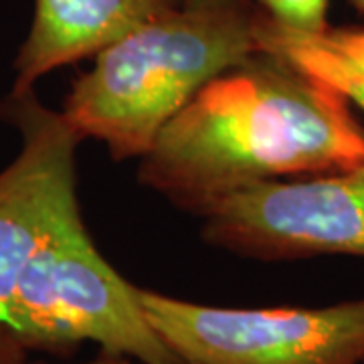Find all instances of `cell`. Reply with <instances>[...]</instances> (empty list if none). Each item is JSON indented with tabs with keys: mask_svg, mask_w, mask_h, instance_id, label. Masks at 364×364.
<instances>
[{
	"mask_svg": "<svg viewBox=\"0 0 364 364\" xmlns=\"http://www.w3.org/2000/svg\"><path fill=\"white\" fill-rule=\"evenodd\" d=\"M364 166V128L338 91L257 53L208 81L140 158L138 181L195 213L282 176Z\"/></svg>",
	"mask_w": 364,
	"mask_h": 364,
	"instance_id": "1",
	"label": "cell"
},
{
	"mask_svg": "<svg viewBox=\"0 0 364 364\" xmlns=\"http://www.w3.org/2000/svg\"><path fill=\"white\" fill-rule=\"evenodd\" d=\"M255 0H181L100 53L61 114L112 158H142L208 81L261 53Z\"/></svg>",
	"mask_w": 364,
	"mask_h": 364,
	"instance_id": "2",
	"label": "cell"
},
{
	"mask_svg": "<svg viewBox=\"0 0 364 364\" xmlns=\"http://www.w3.org/2000/svg\"><path fill=\"white\" fill-rule=\"evenodd\" d=\"M6 326L28 348L65 352L95 342L142 364H184L150 324L138 287L91 241L81 215L53 233L18 279Z\"/></svg>",
	"mask_w": 364,
	"mask_h": 364,
	"instance_id": "3",
	"label": "cell"
},
{
	"mask_svg": "<svg viewBox=\"0 0 364 364\" xmlns=\"http://www.w3.org/2000/svg\"><path fill=\"white\" fill-rule=\"evenodd\" d=\"M184 364H364V296L324 308H219L138 287Z\"/></svg>",
	"mask_w": 364,
	"mask_h": 364,
	"instance_id": "4",
	"label": "cell"
},
{
	"mask_svg": "<svg viewBox=\"0 0 364 364\" xmlns=\"http://www.w3.org/2000/svg\"><path fill=\"white\" fill-rule=\"evenodd\" d=\"M200 217L207 243L243 257H364V166L259 182Z\"/></svg>",
	"mask_w": 364,
	"mask_h": 364,
	"instance_id": "5",
	"label": "cell"
},
{
	"mask_svg": "<svg viewBox=\"0 0 364 364\" xmlns=\"http://www.w3.org/2000/svg\"><path fill=\"white\" fill-rule=\"evenodd\" d=\"M0 119L21 136V150L0 172V322L13 304L18 279L41 245L81 215L77 146L61 112L41 104L35 90L11 91Z\"/></svg>",
	"mask_w": 364,
	"mask_h": 364,
	"instance_id": "6",
	"label": "cell"
},
{
	"mask_svg": "<svg viewBox=\"0 0 364 364\" xmlns=\"http://www.w3.org/2000/svg\"><path fill=\"white\" fill-rule=\"evenodd\" d=\"M181 0H35V14L14 59L11 91L35 90L41 77L100 53L174 9Z\"/></svg>",
	"mask_w": 364,
	"mask_h": 364,
	"instance_id": "7",
	"label": "cell"
},
{
	"mask_svg": "<svg viewBox=\"0 0 364 364\" xmlns=\"http://www.w3.org/2000/svg\"><path fill=\"white\" fill-rule=\"evenodd\" d=\"M259 49L324 83L364 112V26L298 31L261 9L255 25Z\"/></svg>",
	"mask_w": 364,
	"mask_h": 364,
	"instance_id": "8",
	"label": "cell"
},
{
	"mask_svg": "<svg viewBox=\"0 0 364 364\" xmlns=\"http://www.w3.org/2000/svg\"><path fill=\"white\" fill-rule=\"evenodd\" d=\"M277 23L298 31H322L328 26V0H255Z\"/></svg>",
	"mask_w": 364,
	"mask_h": 364,
	"instance_id": "9",
	"label": "cell"
},
{
	"mask_svg": "<svg viewBox=\"0 0 364 364\" xmlns=\"http://www.w3.org/2000/svg\"><path fill=\"white\" fill-rule=\"evenodd\" d=\"M26 346L18 340L13 330L0 322V364H26Z\"/></svg>",
	"mask_w": 364,
	"mask_h": 364,
	"instance_id": "10",
	"label": "cell"
},
{
	"mask_svg": "<svg viewBox=\"0 0 364 364\" xmlns=\"http://www.w3.org/2000/svg\"><path fill=\"white\" fill-rule=\"evenodd\" d=\"M85 364H134L132 358L128 356H119V354H109V352H102L97 358H93Z\"/></svg>",
	"mask_w": 364,
	"mask_h": 364,
	"instance_id": "11",
	"label": "cell"
},
{
	"mask_svg": "<svg viewBox=\"0 0 364 364\" xmlns=\"http://www.w3.org/2000/svg\"><path fill=\"white\" fill-rule=\"evenodd\" d=\"M348 2H350L352 6H354V9H356L358 13L364 14V0H348Z\"/></svg>",
	"mask_w": 364,
	"mask_h": 364,
	"instance_id": "12",
	"label": "cell"
}]
</instances>
